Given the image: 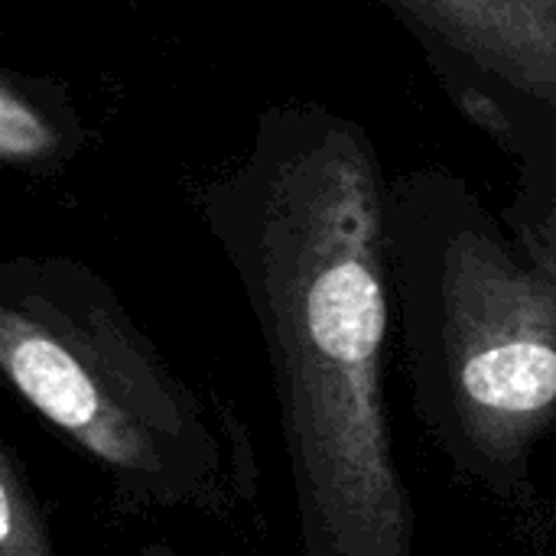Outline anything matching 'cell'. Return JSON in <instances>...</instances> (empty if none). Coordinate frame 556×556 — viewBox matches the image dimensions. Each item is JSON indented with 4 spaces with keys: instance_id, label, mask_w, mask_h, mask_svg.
<instances>
[{
    "instance_id": "1",
    "label": "cell",
    "mask_w": 556,
    "mask_h": 556,
    "mask_svg": "<svg viewBox=\"0 0 556 556\" xmlns=\"http://www.w3.org/2000/svg\"><path fill=\"white\" fill-rule=\"evenodd\" d=\"M280 410L300 556H414L384 355L388 208L368 147L332 127L215 218Z\"/></svg>"
},
{
    "instance_id": "2",
    "label": "cell",
    "mask_w": 556,
    "mask_h": 556,
    "mask_svg": "<svg viewBox=\"0 0 556 556\" xmlns=\"http://www.w3.org/2000/svg\"><path fill=\"white\" fill-rule=\"evenodd\" d=\"M0 368L127 508L225 518L254 502L238 414L179 378L88 267L62 257L0 267Z\"/></svg>"
},
{
    "instance_id": "3",
    "label": "cell",
    "mask_w": 556,
    "mask_h": 556,
    "mask_svg": "<svg viewBox=\"0 0 556 556\" xmlns=\"http://www.w3.org/2000/svg\"><path fill=\"white\" fill-rule=\"evenodd\" d=\"M414 410L463 482L531 495L556 437V280L472 208L388 215Z\"/></svg>"
},
{
    "instance_id": "4",
    "label": "cell",
    "mask_w": 556,
    "mask_h": 556,
    "mask_svg": "<svg viewBox=\"0 0 556 556\" xmlns=\"http://www.w3.org/2000/svg\"><path fill=\"white\" fill-rule=\"evenodd\" d=\"M450 49L556 111V0H397Z\"/></svg>"
},
{
    "instance_id": "5",
    "label": "cell",
    "mask_w": 556,
    "mask_h": 556,
    "mask_svg": "<svg viewBox=\"0 0 556 556\" xmlns=\"http://www.w3.org/2000/svg\"><path fill=\"white\" fill-rule=\"evenodd\" d=\"M0 556H59L29 472L7 440H0Z\"/></svg>"
},
{
    "instance_id": "6",
    "label": "cell",
    "mask_w": 556,
    "mask_h": 556,
    "mask_svg": "<svg viewBox=\"0 0 556 556\" xmlns=\"http://www.w3.org/2000/svg\"><path fill=\"white\" fill-rule=\"evenodd\" d=\"M59 153V137L49 117L16 88L13 78L0 85V156L7 166L33 169Z\"/></svg>"
},
{
    "instance_id": "7",
    "label": "cell",
    "mask_w": 556,
    "mask_h": 556,
    "mask_svg": "<svg viewBox=\"0 0 556 556\" xmlns=\"http://www.w3.org/2000/svg\"><path fill=\"white\" fill-rule=\"evenodd\" d=\"M518 251L528 264L556 280V192L518 218Z\"/></svg>"
},
{
    "instance_id": "8",
    "label": "cell",
    "mask_w": 556,
    "mask_h": 556,
    "mask_svg": "<svg viewBox=\"0 0 556 556\" xmlns=\"http://www.w3.org/2000/svg\"><path fill=\"white\" fill-rule=\"evenodd\" d=\"M137 556H179V554H176L173 547H166V544H160V541H156V544H143Z\"/></svg>"
}]
</instances>
